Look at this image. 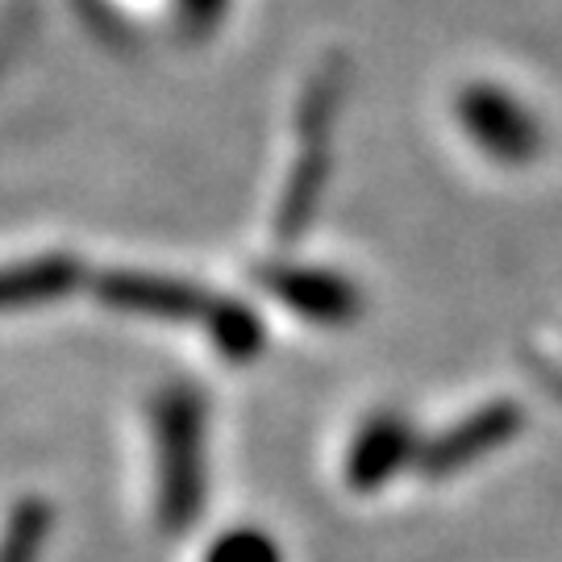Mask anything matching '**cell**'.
Returning a JSON list of instances; mask_svg holds the SVG:
<instances>
[{
  "label": "cell",
  "instance_id": "obj_1",
  "mask_svg": "<svg viewBox=\"0 0 562 562\" xmlns=\"http://www.w3.org/2000/svg\"><path fill=\"white\" fill-rule=\"evenodd\" d=\"M159 446V525L183 533L204 508V401L192 387H167L155 404Z\"/></svg>",
  "mask_w": 562,
  "mask_h": 562
},
{
  "label": "cell",
  "instance_id": "obj_2",
  "mask_svg": "<svg viewBox=\"0 0 562 562\" xmlns=\"http://www.w3.org/2000/svg\"><path fill=\"white\" fill-rule=\"evenodd\" d=\"M517 434H521V408L517 404H483L480 413L462 417L459 425H450L446 434H438L434 442L417 450V471L429 480L459 475L480 459H487L492 450H501L504 442H513Z\"/></svg>",
  "mask_w": 562,
  "mask_h": 562
},
{
  "label": "cell",
  "instance_id": "obj_3",
  "mask_svg": "<svg viewBox=\"0 0 562 562\" xmlns=\"http://www.w3.org/2000/svg\"><path fill=\"white\" fill-rule=\"evenodd\" d=\"M417 438L413 425L396 417V413H375L362 425L350 442V459H346V483L355 492H380L401 467L417 462Z\"/></svg>",
  "mask_w": 562,
  "mask_h": 562
},
{
  "label": "cell",
  "instance_id": "obj_4",
  "mask_svg": "<svg viewBox=\"0 0 562 562\" xmlns=\"http://www.w3.org/2000/svg\"><path fill=\"white\" fill-rule=\"evenodd\" d=\"M104 304L125 308V313H142V317H162V322H201L209 325L213 304L201 292L183 288L171 280H146V276H104L97 280Z\"/></svg>",
  "mask_w": 562,
  "mask_h": 562
},
{
  "label": "cell",
  "instance_id": "obj_5",
  "mask_svg": "<svg viewBox=\"0 0 562 562\" xmlns=\"http://www.w3.org/2000/svg\"><path fill=\"white\" fill-rule=\"evenodd\" d=\"M80 280V267L71 259H34V262H13L0 267V308H21V304H42L55 301L63 292H71Z\"/></svg>",
  "mask_w": 562,
  "mask_h": 562
},
{
  "label": "cell",
  "instance_id": "obj_6",
  "mask_svg": "<svg viewBox=\"0 0 562 562\" xmlns=\"http://www.w3.org/2000/svg\"><path fill=\"white\" fill-rule=\"evenodd\" d=\"M271 288L313 322H350V313H355V292L329 276H283Z\"/></svg>",
  "mask_w": 562,
  "mask_h": 562
},
{
  "label": "cell",
  "instance_id": "obj_7",
  "mask_svg": "<svg viewBox=\"0 0 562 562\" xmlns=\"http://www.w3.org/2000/svg\"><path fill=\"white\" fill-rule=\"evenodd\" d=\"M204 329H209V338L217 341V350H222L225 359H234V362L255 359L262 346L259 322H255L241 304H213V317H209Z\"/></svg>",
  "mask_w": 562,
  "mask_h": 562
},
{
  "label": "cell",
  "instance_id": "obj_8",
  "mask_svg": "<svg viewBox=\"0 0 562 562\" xmlns=\"http://www.w3.org/2000/svg\"><path fill=\"white\" fill-rule=\"evenodd\" d=\"M46 529H50V508L46 504L42 501L18 504V513L9 517L4 538H0V562H38Z\"/></svg>",
  "mask_w": 562,
  "mask_h": 562
},
{
  "label": "cell",
  "instance_id": "obj_9",
  "mask_svg": "<svg viewBox=\"0 0 562 562\" xmlns=\"http://www.w3.org/2000/svg\"><path fill=\"white\" fill-rule=\"evenodd\" d=\"M204 562H283L280 546L271 542L259 529H234V533H222L217 542L209 546Z\"/></svg>",
  "mask_w": 562,
  "mask_h": 562
},
{
  "label": "cell",
  "instance_id": "obj_10",
  "mask_svg": "<svg viewBox=\"0 0 562 562\" xmlns=\"http://www.w3.org/2000/svg\"><path fill=\"white\" fill-rule=\"evenodd\" d=\"M546 387H550V392L562 401V375H559V371H546Z\"/></svg>",
  "mask_w": 562,
  "mask_h": 562
}]
</instances>
